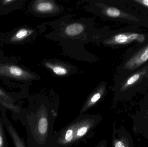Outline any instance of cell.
Wrapping results in <instances>:
<instances>
[{"mask_svg":"<svg viewBox=\"0 0 148 147\" xmlns=\"http://www.w3.org/2000/svg\"><path fill=\"white\" fill-rule=\"evenodd\" d=\"M50 103L41 101L29 107L25 114L29 147H53L54 125L57 110Z\"/></svg>","mask_w":148,"mask_h":147,"instance_id":"cell-1","label":"cell"},{"mask_svg":"<svg viewBox=\"0 0 148 147\" xmlns=\"http://www.w3.org/2000/svg\"><path fill=\"white\" fill-rule=\"evenodd\" d=\"M75 132L74 145L80 142L86 143L95 135L94 130L102 120L101 116L97 114H89L86 113L77 117Z\"/></svg>","mask_w":148,"mask_h":147,"instance_id":"cell-2","label":"cell"},{"mask_svg":"<svg viewBox=\"0 0 148 147\" xmlns=\"http://www.w3.org/2000/svg\"><path fill=\"white\" fill-rule=\"evenodd\" d=\"M77 118L57 132H54L53 147H72L74 146Z\"/></svg>","mask_w":148,"mask_h":147,"instance_id":"cell-3","label":"cell"},{"mask_svg":"<svg viewBox=\"0 0 148 147\" xmlns=\"http://www.w3.org/2000/svg\"><path fill=\"white\" fill-rule=\"evenodd\" d=\"M0 76L20 80L32 77L31 73L20 66L11 64H0Z\"/></svg>","mask_w":148,"mask_h":147,"instance_id":"cell-4","label":"cell"},{"mask_svg":"<svg viewBox=\"0 0 148 147\" xmlns=\"http://www.w3.org/2000/svg\"><path fill=\"white\" fill-rule=\"evenodd\" d=\"M146 40L145 35L136 33L119 34L113 36L107 41L109 45H125L134 41L143 43Z\"/></svg>","mask_w":148,"mask_h":147,"instance_id":"cell-5","label":"cell"},{"mask_svg":"<svg viewBox=\"0 0 148 147\" xmlns=\"http://www.w3.org/2000/svg\"><path fill=\"white\" fill-rule=\"evenodd\" d=\"M148 60V44L133 56L124 66L127 70H134L136 69Z\"/></svg>","mask_w":148,"mask_h":147,"instance_id":"cell-6","label":"cell"},{"mask_svg":"<svg viewBox=\"0 0 148 147\" xmlns=\"http://www.w3.org/2000/svg\"><path fill=\"white\" fill-rule=\"evenodd\" d=\"M105 92V87L102 86L92 93L82 106L78 116L86 114L89 110L95 106L102 98Z\"/></svg>","mask_w":148,"mask_h":147,"instance_id":"cell-7","label":"cell"},{"mask_svg":"<svg viewBox=\"0 0 148 147\" xmlns=\"http://www.w3.org/2000/svg\"><path fill=\"white\" fill-rule=\"evenodd\" d=\"M1 114L4 127L11 137L15 147H27L22 139L20 137L13 125L10 122L5 112L1 111Z\"/></svg>","mask_w":148,"mask_h":147,"instance_id":"cell-8","label":"cell"},{"mask_svg":"<svg viewBox=\"0 0 148 147\" xmlns=\"http://www.w3.org/2000/svg\"><path fill=\"white\" fill-rule=\"evenodd\" d=\"M104 12L106 15L110 17L122 18L123 19L134 21H137L139 20L135 16L124 13L114 7H107L104 9Z\"/></svg>","mask_w":148,"mask_h":147,"instance_id":"cell-9","label":"cell"},{"mask_svg":"<svg viewBox=\"0 0 148 147\" xmlns=\"http://www.w3.org/2000/svg\"><path fill=\"white\" fill-rule=\"evenodd\" d=\"M84 30V26L82 24L80 23H72L66 27L65 33L69 36H76L82 33Z\"/></svg>","mask_w":148,"mask_h":147,"instance_id":"cell-10","label":"cell"},{"mask_svg":"<svg viewBox=\"0 0 148 147\" xmlns=\"http://www.w3.org/2000/svg\"><path fill=\"white\" fill-rule=\"evenodd\" d=\"M146 71L145 70L139 71L137 73H135L131 77H130L124 83V84L122 86L121 88V91H124L127 89L131 87L132 85H134L136 83H137L142 77L144 76L146 73Z\"/></svg>","mask_w":148,"mask_h":147,"instance_id":"cell-11","label":"cell"},{"mask_svg":"<svg viewBox=\"0 0 148 147\" xmlns=\"http://www.w3.org/2000/svg\"><path fill=\"white\" fill-rule=\"evenodd\" d=\"M32 32V30L27 28H20L11 37L10 41L12 42L21 41L31 35Z\"/></svg>","mask_w":148,"mask_h":147,"instance_id":"cell-12","label":"cell"},{"mask_svg":"<svg viewBox=\"0 0 148 147\" xmlns=\"http://www.w3.org/2000/svg\"><path fill=\"white\" fill-rule=\"evenodd\" d=\"M36 10L40 13L50 12L54 9V5L49 1H41L35 4Z\"/></svg>","mask_w":148,"mask_h":147,"instance_id":"cell-13","label":"cell"},{"mask_svg":"<svg viewBox=\"0 0 148 147\" xmlns=\"http://www.w3.org/2000/svg\"><path fill=\"white\" fill-rule=\"evenodd\" d=\"M116 135L113 133L112 147H130L128 140L125 136Z\"/></svg>","mask_w":148,"mask_h":147,"instance_id":"cell-14","label":"cell"},{"mask_svg":"<svg viewBox=\"0 0 148 147\" xmlns=\"http://www.w3.org/2000/svg\"><path fill=\"white\" fill-rule=\"evenodd\" d=\"M45 66L48 68L51 69L53 72L57 76H65L68 72V71L66 68L61 66L53 64L48 62L45 63Z\"/></svg>","mask_w":148,"mask_h":147,"instance_id":"cell-15","label":"cell"},{"mask_svg":"<svg viewBox=\"0 0 148 147\" xmlns=\"http://www.w3.org/2000/svg\"><path fill=\"white\" fill-rule=\"evenodd\" d=\"M4 126L1 116L0 114V147H7Z\"/></svg>","mask_w":148,"mask_h":147,"instance_id":"cell-16","label":"cell"},{"mask_svg":"<svg viewBox=\"0 0 148 147\" xmlns=\"http://www.w3.org/2000/svg\"><path fill=\"white\" fill-rule=\"evenodd\" d=\"M0 101L13 104V100L9 95L0 89Z\"/></svg>","mask_w":148,"mask_h":147,"instance_id":"cell-17","label":"cell"},{"mask_svg":"<svg viewBox=\"0 0 148 147\" xmlns=\"http://www.w3.org/2000/svg\"><path fill=\"white\" fill-rule=\"evenodd\" d=\"M108 141L107 140H103L100 141L94 147H107Z\"/></svg>","mask_w":148,"mask_h":147,"instance_id":"cell-18","label":"cell"},{"mask_svg":"<svg viewBox=\"0 0 148 147\" xmlns=\"http://www.w3.org/2000/svg\"><path fill=\"white\" fill-rule=\"evenodd\" d=\"M134 1L148 7V0H134Z\"/></svg>","mask_w":148,"mask_h":147,"instance_id":"cell-19","label":"cell"},{"mask_svg":"<svg viewBox=\"0 0 148 147\" xmlns=\"http://www.w3.org/2000/svg\"><path fill=\"white\" fill-rule=\"evenodd\" d=\"M15 1H16L14 0H5V1H2L1 2L3 5H8Z\"/></svg>","mask_w":148,"mask_h":147,"instance_id":"cell-20","label":"cell"}]
</instances>
